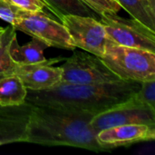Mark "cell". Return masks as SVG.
<instances>
[{
  "label": "cell",
  "mask_w": 155,
  "mask_h": 155,
  "mask_svg": "<svg viewBox=\"0 0 155 155\" xmlns=\"http://www.w3.org/2000/svg\"><path fill=\"white\" fill-rule=\"evenodd\" d=\"M15 5L24 11L27 12H40L44 11L45 6L42 0H10Z\"/></svg>",
  "instance_id": "20"
},
{
  "label": "cell",
  "mask_w": 155,
  "mask_h": 155,
  "mask_svg": "<svg viewBox=\"0 0 155 155\" xmlns=\"http://www.w3.org/2000/svg\"><path fill=\"white\" fill-rule=\"evenodd\" d=\"M4 75H5V74H0V78H1V77H2V76H4Z\"/></svg>",
  "instance_id": "23"
},
{
  "label": "cell",
  "mask_w": 155,
  "mask_h": 155,
  "mask_svg": "<svg viewBox=\"0 0 155 155\" xmlns=\"http://www.w3.org/2000/svg\"><path fill=\"white\" fill-rule=\"evenodd\" d=\"M155 139V125L124 124L99 131L96 134L97 143L106 151L113 148L130 145Z\"/></svg>",
  "instance_id": "10"
},
{
  "label": "cell",
  "mask_w": 155,
  "mask_h": 155,
  "mask_svg": "<svg viewBox=\"0 0 155 155\" xmlns=\"http://www.w3.org/2000/svg\"><path fill=\"white\" fill-rule=\"evenodd\" d=\"M140 87L141 82L132 80L94 84L59 83L46 90H27L25 103L97 114L128 100Z\"/></svg>",
  "instance_id": "2"
},
{
  "label": "cell",
  "mask_w": 155,
  "mask_h": 155,
  "mask_svg": "<svg viewBox=\"0 0 155 155\" xmlns=\"http://www.w3.org/2000/svg\"><path fill=\"white\" fill-rule=\"evenodd\" d=\"M94 115L77 110L32 104L25 143L107 152L97 143V133L90 125Z\"/></svg>",
  "instance_id": "1"
},
{
  "label": "cell",
  "mask_w": 155,
  "mask_h": 155,
  "mask_svg": "<svg viewBox=\"0 0 155 155\" xmlns=\"http://www.w3.org/2000/svg\"><path fill=\"white\" fill-rule=\"evenodd\" d=\"M134 96L142 103L155 109V79L141 82V87Z\"/></svg>",
  "instance_id": "18"
},
{
  "label": "cell",
  "mask_w": 155,
  "mask_h": 155,
  "mask_svg": "<svg viewBox=\"0 0 155 155\" xmlns=\"http://www.w3.org/2000/svg\"><path fill=\"white\" fill-rule=\"evenodd\" d=\"M135 124L155 125V109L142 103L134 95L94 115L90 121V125L96 133L114 126Z\"/></svg>",
  "instance_id": "7"
},
{
  "label": "cell",
  "mask_w": 155,
  "mask_h": 155,
  "mask_svg": "<svg viewBox=\"0 0 155 155\" xmlns=\"http://www.w3.org/2000/svg\"><path fill=\"white\" fill-rule=\"evenodd\" d=\"M101 59L120 80L143 82L155 79L154 52L108 40Z\"/></svg>",
  "instance_id": "3"
},
{
  "label": "cell",
  "mask_w": 155,
  "mask_h": 155,
  "mask_svg": "<svg viewBox=\"0 0 155 155\" xmlns=\"http://www.w3.org/2000/svg\"><path fill=\"white\" fill-rule=\"evenodd\" d=\"M31 110L32 104L28 103L0 107V145L25 143Z\"/></svg>",
  "instance_id": "11"
},
{
  "label": "cell",
  "mask_w": 155,
  "mask_h": 155,
  "mask_svg": "<svg viewBox=\"0 0 155 155\" xmlns=\"http://www.w3.org/2000/svg\"><path fill=\"white\" fill-rule=\"evenodd\" d=\"M27 89L14 73L0 78V107L15 106L25 103Z\"/></svg>",
  "instance_id": "13"
},
{
  "label": "cell",
  "mask_w": 155,
  "mask_h": 155,
  "mask_svg": "<svg viewBox=\"0 0 155 155\" xmlns=\"http://www.w3.org/2000/svg\"><path fill=\"white\" fill-rule=\"evenodd\" d=\"M48 45L35 37L25 45H19L16 32L12 35L8 45V54L15 65H26L43 63L46 60L44 55Z\"/></svg>",
  "instance_id": "12"
},
{
  "label": "cell",
  "mask_w": 155,
  "mask_h": 155,
  "mask_svg": "<svg viewBox=\"0 0 155 155\" xmlns=\"http://www.w3.org/2000/svg\"><path fill=\"white\" fill-rule=\"evenodd\" d=\"M129 15L155 31V5L149 0H116Z\"/></svg>",
  "instance_id": "15"
},
{
  "label": "cell",
  "mask_w": 155,
  "mask_h": 155,
  "mask_svg": "<svg viewBox=\"0 0 155 155\" xmlns=\"http://www.w3.org/2000/svg\"><path fill=\"white\" fill-rule=\"evenodd\" d=\"M15 32H16V30L11 25H9L5 28L3 33V40L0 47V74H11L15 67V63L11 60L8 54L9 41Z\"/></svg>",
  "instance_id": "16"
},
{
  "label": "cell",
  "mask_w": 155,
  "mask_h": 155,
  "mask_svg": "<svg viewBox=\"0 0 155 155\" xmlns=\"http://www.w3.org/2000/svg\"><path fill=\"white\" fill-rule=\"evenodd\" d=\"M99 21L104 25L108 40L124 46L136 47L155 53V31L134 18L104 14Z\"/></svg>",
  "instance_id": "6"
},
{
  "label": "cell",
  "mask_w": 155,
  "mask_h": 155,
  "mask_svg": "<svg viewBox=\"0 0 155 155\" xmlns=\"http://www.w3.org/2000/svg\"><path fill=\"white\" fill-rule=\"evenodd\" d=\"M5 29L3 31H0V47H1V45H2V40H3V33H4Z\"/></svg>",
  "instance_id": "21"
},
{
  "label": "cell",
  "mask_w": 155,
  "mask_h": 155,
  "mask_svg": "<svg viewBox=\"0 0 155 155\" xmlns=\"http://www.w3.org/2000/svg\"><path fill=\"white\" fill-rule=\"evenodd\" d=\"M12 26L16 31H21L45 42L48 47L73 51L76 48L64 25L47 15L44 11L20 10Z\"/></svg>",
  "instance_id": "4"
},
{
  "label": "cell",
  "mask_w": 155,
  "mask_h": 155,
  "mask_svg": "<svg viewBox=\"0 0 155 155\" xmlns=\"http://www.w3.org/2000/svg\"><path fill=\"white\" fill-rule=\"evenodd\" d=\"M94 12H96L100 17L104 14L117 15L122 6L116 2V0H84Z\"/></svg>",
  "instance_id": "17"
},
{
  "label": "cell",
  "mask_w": 155,
  "mask_h": 155,
  "mask_svg": "<svg viewBox=\"0 0 155 155\" xmlns=\"http://www.w3.org/2000/svg\"><path fill=\"white\" fill-rule=\"evenodd\" d=\"M60 22L66 28L75 47L100 58L103 56L108 37L99 19L66 15L60 19Z\"/></svg>",
  "instance_id": "8"
},
{
  "label": "cell",
  "mask_w": 155,
  "mask_h": 155,
  "mask_svg": "<svg viewBox=\"0 0 155 155\" xmlns=\"http://www.w3.org/2000/svg\"><path fill=\"white\" fill-rule=\"evenodd\" d=\"M21 9L10 0H0V19L13 25Z\"/></svg>",
  "instance_id": "19"
},
{
  "label": "cell",
  "mask_w": 155,
  "mask_h": 155,
  "mask_svg": "<svg viewBox=\"0 0 155 155\" xmlns=\"http://www.w3.org/2000/svg\"><path fill=\"white\" fill-rule=\"evenodd\" d=\"M45 5L60 20L66 15H76L82 16H90L100 18V15L94 12L84 0H42Z\"/></svg>",
  "instance_id": "14"
},
{
  "label": "cell",
  "mask_w": 155,
  "mask_h": 155,
  "mask_svg": "<svg viewBox=\"0 0 155 155\" xmlns=\"http://www.w3.org/2000/svg\"><path fill=\"white\" fill-rule=\"evenodd\" d=\"M64 57L46 59L43 63L26 65H15L13 73L23 82L27 90L42 91L61 83L62 69L53 64L64 60Z\"/></svg>",
  "instance_id": "9"
},
{
  "label": "cell",
  "mask_w": 155,
  "mask_h": 155,
  "mask_svg": "<svg viewBox=\"0 0 155 155\" xmlns=\"http://www.w3.org/2000/svg\"><path fill=\"white\" fill-rule=\"evenodd\" d=\"M5 29V27H2V26H0V31H3Z\"/></svg>",
  "instance_id": "22"
},
{
  "label": "cell",
  "mask_w": 155,
  "mask_h": 155,
  "mask_svg": "<svg viewBox=\"0 0 155 155\" xmlns=\"http://www.w3.org/2000/svg\"><path fill=\"white\" fill-rule=\"evenodd\" d=\"M60 67L61 83L94 84L120 80L100 57L85 51H74L71 56L64 58Z\"/></svg>",
  "instance_id": "5"
}]
</instances>
